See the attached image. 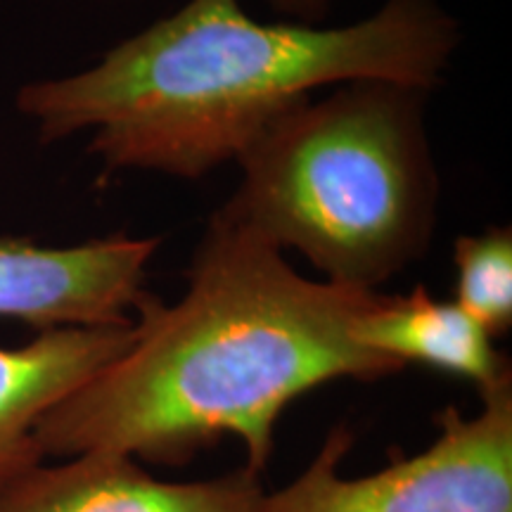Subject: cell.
<instances>
[{
  "label": "cell",
  "mask_w": 512,
  "mask_h": 512,
  "mask_svg": "<svg viewBox=\"0 0 512 512\" xmlns=\"http://www.w3.org/2000/svg\"><path fill=\"white\" fill-rule=\"evenodd\" d=\"M185 278L176 304L152 299L131 347L43 415V458L110 451L181 465L228 434L261 475L292 401L403 370L354 337L380 292L304 278L221 216L211 214Z\"/></svg>",
  "instance_id": "obj_1"
},
{
  "label": "cell",
  "mask_w": 512,
  "mask_h": 512,
  "mask_svg": "<svg viewBox=\"0 0 512 512\" xmlns=\"http://www.w3.org/2000/svg\"><path fill=\"white\" fill-rule=\"evenodd\" d=\"M460 43L439 0H384L344 27L256 22L240 0H188L98 62L19 88L43 145L91 133L102 176L197 181L235 162L316 88L396 81L434 91Z\"/></svg>",
  "instance_id": "obj_2"
},
{
  "label": "cell",
  "mask_w": 512,
  "mask_h": 512,
  "mask_svg": "<svg viewBox=\"0 0 512 512\" xmlns=\"http://www.w3.org/2000/svg\"><path fill=\"white\" fill-rule=\"evenodd\" d=\"M427 95L349 81L302 102L235 159L240 183L214 214L302 254L328 283L377 290L427 254L437 228Z\"/></svg>",
  "instance_id": "obj_3"
},
{
  "label": "cell",
  "mask_w": 512,
  "mask_h": 512,
  "mask_svg": "<svg viewBox=\"0 0 512 512\" xmlns=\"http://www.w3.org/2000/svg\"><path fill=\"white\" fill-rule=\"evenodd\" d=\"M475 415L446 408L415 456L366 477H342L347 430L330 432L306 470L266 494L259 512H512V382L489 389Z\"/></svg>",
  "instance_id": "obj_4"
},
{
  "label": "cell",
  "mask_w": 512,
  "mask_h": 512,
  "mask_svg": "<svg viewBox=\"0 0 512 512\" xmlns=\"http://www.w3.org/2000/svg\"><path fill=\"white\" fill-rule=\"evenodd\" d=\"M159 245L124 233L67 247L0 238V320L38 332L133 325L155 299L145 280Z\"/></svg>",
  "instance_id": "obj_5"
},
{
  "label": "cell",
  "mask_w": 512,
  "mask_h": 512,
  "mask_svg": "<svg viewBox=\"0 0 512 512\" xmlns=\"http://www.w3.org/2000/svg\"><path fill=\"white\" fill-rule=\"evenodd\" d=\"M264 496L249 467L202 482H166L124 453L88 451L10 477L0 484V512H259Z\"/></svg>",
  "instance_id": "obj_6"
},
{
  "label": "cell",
  "mask_w": 512,
  "mask_h": 512,
  "mask_svg": "<svg viewBox=\"0 0 512 512\" xmlns=\"http://www.w3.org/2000/svg\"><path fill=\"white\" fill-rule=\"evenodd\" d=\"M136 335L138 320L43 330L22 347H0V484L43 463L36 444L43 415L124 354Z\"/></svg>",
  "instance_id": "obj_7"
},
{
  "label": "cell",
  "mask_w": 512,
  "mask_h": 512,
  "mask_svg": "<svg viewBox=\"0 0 512 512\" xmlns=\"http://www.w3.org/2000/svg\"><path fill=\"white\" fill-rule=\"evenodd\" d=\"M361 347L389 358L470 380L479 394L512 382L510 363L494 337L456 302H441L425 285L406 294H377L354 325Z\"/></svg>",
  "instance_id": "obj_8"
},
{
  "label": "cell",
  "mask_w": 512,
  "mask_h": 512,
  "mask_svg": "<svg viewBox=\"0 0 512 512\" xmlns=\"http://www.w3.org/2000/svg\"><path fill=\"white\" fill-rule=\"evenodd\" d=\"M456 302L491 337L512 325V228L491 226L453 242Z\"/></svg>",
  "instance_id": "obj_9"
},
{
  "label": "cell",
  "mask_w": 512,
  "mask_h": 512,
  "mask_svg": "<svg viewBox=\"0 0 512 512\" xmlns=\"http://www.w3.org/2000/svg\"><path fill=\"white\" fill-rule=\"evenodd\" d=\"M283 17V22L311 24L318 27L332 8V0H266Z\"/></svg>",
  "instance_id": "obj_10"
}]
</instances>
